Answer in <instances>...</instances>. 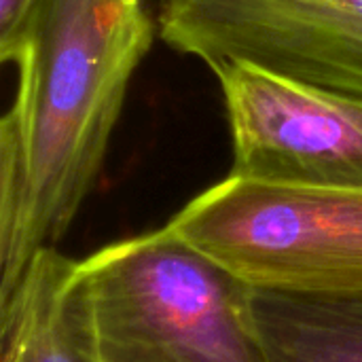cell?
I'll return each mask as SVG.
<instances>
[{
  "label": "cell",
  "instance_id": "cell-1",
  "mask_svg": "<svg viewBox=\"0 0 362 362\" xmlns=\"http://www.w3.org/2000/svg\"><path fill=\"white\" fill-rule=\"evenodd\" d=\"M151 42L146 0H32L0 40L2 62L19 68L0 136L15 144L23 170L21 233L0 274V301L78 214Z\"/></svg>",
  "mask_w": 362,
  "mask_h": 362
},
{
  "label": "cell",
  "instance_id": "cell-5",
  "mask_svg": "<svg viewBox=\"0 0 362 362\" xmlns=\"http://www.w3.org/2000/svg\"><path fill=\"white\" fill-rule=\"evenodd\" d=\"M223 89L229 176L291 187L362 189V100L246 62L212 68Z\"/></svg>",
  "mask_w": 362,
  "mask_h": 362
},
{
  "label": "cell",
  "instance_id": "cell-6",
  "mask_svg": "<svg viewBox=\"0 0 362 362\" xmlns=\"http://www.w3.org/2000/svg\"><path fill=\"white\" fill-rule=\"evenodd\" d=\"M2 362H104L83 261L36 252L0 301Z\"/></svg>",
  "mask_w": 362,
  "mask_h": 362
},
{
  "label": "cell",
  "instance_id": "cell-7",
  "mask_svg": "<svg viewBox=\"0 0 362 362\" xmlns=\"http://www.w3.org/2000/svg\"><path fill=\"white\" fill-rule=\"evenodd\" d=\"M267 362H362V297L252 288Z\"/></svg>",
  "mask_w": 362,
  "mask_h": 362
},
{
  "label": "cell",
  "instance_id": "cell-4",
  "mask_svg": "<svg viewBox=\"0 0 362 362\" xmlns=\"http://www.w3.org/2000/svg\"><path fill=\"white\" fill-rule=\"evenodd\" d=\"M159 28L210 68L246 62L362 100V0H161Z\"/></svg>",
  "mask_w": 362,
  "mask_h": 362
},
{
  "label": "cell",
  "instance_id": "cell-8",
  "mask_svg": "<svg viewBox=\"0 0 362 362\" xmlns=\"http://www.w3.org/2000/svg\"><path fill=\"white\" fill-rule=\"evenodd\" d=\"M32 0H0V40L8 38L19 25Z\"/></svg>",
  "mask_w": 362,
  "mask_h": 362
},
{
  "label": "cell",
  "instance_id": "cell-2",
  "mask_svg": "<svg viewBox=\"0 0 362 362\" xmlns=\"http://www.w3.org/2000/svg\"><path fill=\"white\" fill-rule=\"evenodd\" d=\"M83 263L104 362H267L252 286L170 225Z\"/></svg>",
  "mask_w": 362,
  "mask_h": 362
},
{
  "label": "cell",
  "instance_id": "cell-3",
  "mask_svg": "<svg viewBox=\"0 0 362 362\" xmlns=\"http://www.w3.org/2000/svg\"><path fill=\"white\" fill-rule=\"evenodd\" d=\"M168 225L257 291L362 297V189L229 176Z\"/></svg>",
  "mask_w": 362,
  "mask_h": 362
}]
</instances>
